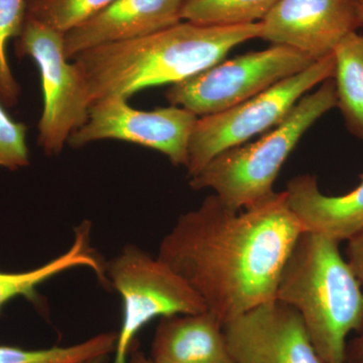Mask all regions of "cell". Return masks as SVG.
Returning <instances> with one entry per match:
<instances>
[{
    "instance_id": "cell-21",
    "label": "cell",
    "mask_w": 363,
    "mask_h": 363,
    "mask_svg": "<svg viewBox=\"0 0 363 363\" xmlns=\"http://www.w3.org/2000/svg\"><path fill=\"white\" fill-rule=\"evenodd\" d=\"M25 123H16L0 102V168L16 171L30 164Z\"/></svg>"
},
{
    "instance_id": "cell-15",
    "label": "cell",
    "mask_w": 363,
    "mask_h": 363,
    "mask_svg": "<svg viewBox=\"0 0 363 363\" xmlns=\"http://www.w3.org/2000/svg\"><path fill=\"white\" fill-rule=\"evenodd\" d=\"M90 221H83L74 230V240L67 252L43 266L21 272H0V313L2 308L16 297H25L33 304L40 305L38 288L62 272L77 267H86L96 274L104 285L107 283L105 266L95 248L91 245Z\"/></svg>"
},
{
    "instance_id": "cell-25",
    "label": "cell",
    "mask_w": 363,
    "mask_h": 363,
    "mask_svg": "<svg viewBox=\"0 0 363 363\" xmlns=\"http://www.w3.org/2000/svg\"><path fill=\"white\" fill-rule=\"evenodd\" d=\"M108 357L109 355H101V357H93L91 359L79 363H106L107 360H108Z\"/></svg>"
},
{
    "instance_id": "cell-1",
    "label": "cell",
    "mask_w": 363,
    "mask_h": 363,
    "mask_svg": "<svg viewBox=\"0 0 363 363\" xmlns=\"http://www.w3.org/2000/svg\"><path fill=\"white\" fill-rule=\"evenodd\" d=\"M303 231L285 191L242 210L212 194L177 219L157 257L224 326L276 298L279 276Z\"/></svg>"
},
{
    "instance_id": "cell-24",
    "label": "cell",
    "mask_w": 363,
    "mask_h": 363,
    "mask_svg": "<svg viewBox=\"0 0 363 363\" xmlns=\"http://www.w3.org/2000/svg\"><path fill=\"white\" fill-rule=\"evenodd\" d=\"M128 363H157L154 362V360L150 358V357H147L145 353L143 352V350H140V344H138V341L135 340L133 342V345H131L130 354H128Z\"/></svg>"
},
{
    "instance_id": "cell-16",
    "label": "cell",
    "mask_w": 363,
    "mask_h": 363,
    "mask_svg": "<svg viewBox=\"0 0 363 363\" xmlns=\"http://www.w3.org/2000/svg\"><path fill=\"white\" fill-rule=\"evenodd\" d=\"M333 56L337 106L348 130L363 140V33L346 35L334 50Z\"/></svg>"
},
{
    "instance_id": "cell-4",
    "label": "cell",
    "mask_w": 363,
    "mask_h": 363,
    "mask_svg": "<svg viewBox=\"0 0 363 363\" xmlns=\"http://www.w3.org/2000/svg\"><path fill=\"white\" fill-rule=\"evenodd\" d=\"M337 106L333 78L306 94L292 111L259 140L227 150L190 178L194 190H211L234 210L253 206L274 194V184L302 136L320 117Z\"/></svg>"
},
{
    "instance_id": "cell-13",
    "label": "cell",
    "mask_w": 363,
    "mask_h": 363,
    "mask_svg": "<svg viewBox=\"0 0 363 363\" xmlns=\"http://www.w3.org/2000/svg\"><path fill=\"white\" fill-rule=\"evenodd\" d=\"M150 358L157 363H235L223 324L208 311L161 318Z\"/></svg>"
},
{
    "instance_id": "cell-2",
    "label": "cell",
    "mask_w": 363,
    "mask_h": 363,
    "mask_svg": "<svg viewBox=\"0 0 363 363\" xmlns=\"http://www.w3.org/2000/svg\"><path fill=\"white\" fill-rule=\"evenodd\" d=\"M260 23L201 26L181 23L138 39L99 45L73 59L91 104L177 84L216 65L236 45L259 39Z\"/></svg>"
},
{
    "instance_id": "cell-23",
    "label": "cell",
    "mask_w": 363,
    "mask_h": 363,
    "mask_svg": "<svg viewBox=\"0 0 363 363\" xmlns=\"http://www.w3.org/2000/svg\"><path fill=\"white\" fill-rule=\"evenodd\" d=\"M343 363H363V328L355 337L347 341Z\"/></svg>"
},
{
    "instance_id": "cell-11",
    "label": "cell",
    "mask_w": 363,
    "mask_h": 363,
    "mask_svg": "<svg viewBox=\"0 0 363 363\" xmlns=\"http://www.w3.org/2000/svg\"><path fill=\"white\" fill-rule=\"evenodd\" d=\"M223 328L235 363H324L300 315L277 298L227 322Z\"/></svg>"
},
{
    "instance_id": "cell-22",
    "label": "cell",
    "mask_w": 363,
    "mask_h": 363,
    "mask_svg": "<svg viewBox=\"0 0 363 363\" xmlns=\"http://www.w3.org/2000/svg\"><path fill=\"white\" fill-rule=\"evenodd\" d=\"M345 259L363 288V229L347 240Z\"/></svg>"
},
{
    "instance_id": "cell-20",
    "label": "cell",
    "mask_w": 363,
    "mask_h": 363,
    "mask_svg": "<svg viewBox=\"0 0 363 363\" xmlns=\"http://www.w3.org/2000/svg\"><path fill=\"white\" fill-rule=\"evenodd\" d=\"M26 11V0H0V102L7 107L18 104L20 85L13 77L7 58V45L20 35Z\"/></svg>"
},
{
    "instance_id": "cell-26",
    "label": "cell",
    "mask_w": 363,
    "mask_h": 363,
    "mask_svg": "<svg viewBox=\"0 0 363 363\" xmlns=\"http://www.w3.org/2000/svg\"><path fill=\"white\" fill-rule=\"evenodd\" d=\"M358 13H359L360 23L363 26V0H357Z\"/></svg>"
},
{
    "instance_id": "cell-6",
    "label": "cell",
    "mask_w": 363,
    "mask_h": 363,
    "mask_svg": "<svg viewBox=\"0 0 363 363\" xmlns=\"http://www.w3.org/2000/svg\"><path fill=\"white\" fill-rule=\"evenodd\" d=\"M334 70L331 54L233 108L199 117L189 143L188 176L197 175L225 150L278 125L308 91L333 78Z\"/></svg>"
},
{
    "instance_id": "cell-19",
    "label": "cell",
    "mask_w": 363,
    "mask_h": 363,
    "mask_svg": "<svg viewBox=\"0 0 363 363\" xmlns=\"http://www.w3.org/2000/svg\"><path fill=\"white\" fill-rule=\"evenodd\" d=\"M114 0H26V13L66 35L97 16Z\"/></svg>"
},
{
    "instance_id": "cell-9",
    "label": "cell",
    "mask_w": 363,
    "mask_h": 363,
    "mask_svg": "<svg viewBox=\"0 0 363 363\" xmlns=\"http://www.w3.org/2000/svg\"><path fill=\"white\" fill-rule=\"evenodd\" d=\"M198 118L188 109L174 105L138 111L128 104V98H106L91 105L88 121L72 133L68 143L82 147L97 140H123L157 150L174 166L186 167Z\"/></svg>"
},
{
    "instance_id": "cell-8",
    "label": "cell",
    "mask_w": 363,
    "mask_h": 363,
    "mask_svg": "<svg viewBox=\"0 0 363 363\" xmlns=\"http://www.w3.org/2000/svg\"><path fill=\"white\" fill-rule=\"evenodd\" d=\"M314 62L292 48L272 45L262 51L222 60L172 85L166 97L174 106L188 109L198 117L213 116L257 96Z\"/></svg>"
},
{
    "instance_id": "cell-10",
    "label": "cell",
    "mask_w": 363,
    "mask_h": 363,
    "mask_svg": "<svg viewBox=\"0 0 363 363\" xmlns=\"http://www.w3.org/2000/svg\"><path fill=\"white\" fill-rule=\"evenodd\" d=\"M259 39L318 61L360 23L357 0H279L260 21Z\"/></svg>"
},
{
    "instance_id": "cell-12",
    "label": "cell",
    "mask_w": 363,
    "mask_h": 363,
    "mask_svg": "<svg viewBox=\"0 0 363 363\" xmlns=\"http://www.w3.org/2000/svg\"><path fill=\"white\" fill-rule=\"evenodd\" d=\"M185 0H114L97 16L67 33L66 57L99 45L145 37L181 23Z\"/></svg>"
},
{
    "instance_id": "cell-17",
    "label": "cell",
    "mask_w": 363,
    "mask_h": 363,
    "mask_svg": "<svg viewBox=\"0 0 363 363\" xmlns=\"http://www.w3.org/2000/svg\"><path fill=\"white\" fill-rule=\"evenodd\" d=\"M279 0H185L182 20L201 26L259 23Z\"/></svg>"
},
{
    "instance_id": "cell-7",
    "label": "cell",
    "mask_w": 363,
    "mask_h": 363,
    "mask_svg": "<svg viewBox=\"0 0 363 363\" xmlns=\"http://www.w3.org/2000/svg\"><path fill=\"white\" fill-rule=\"evenodd\" d=\"M64 38L26 13L16 39L18 57H30L39 68L44 108L38 143L47 155L63 150L72 133L88 121L92 105L78 67L66 57Z\"/></svg>"
},
{
    "instance_id": "cell-18",
    "label": "cell",
    "mask_w": 363,
    "mask_h": 363,
    "mask_svg": "<svg viewBox=\"0 0 363 363\" xmlns=\"http://www.w3.org/2000/svg\"><path fill=\"white\" fill-rule=\"evenodd\" d=\"M118 333L105 332L74 345L25 350L0 345V363H79L114 353Z\"/></svg>"
},
{
    "instance_id": "cell-3",
    "label": "cell",
    "mask_w": 363,
    "mask_h": 363,
    "mask_svg": "<svg viewBox=\"0 0 363 363\" xmlns=\"http://www.w3.org/2000/svg\"><path fill=\"white\" fill-rule=\"evenodd\" d=\"M338 241L303 231L279 276L276 298L300 315L324 363H343L347 337L363 328V288Z\"/></svg>"
},
{
    "instance_id": "cell-14",
    "label": "cell",
    "mask_w": 363,
    "mask_h": 363,
    "mask_svg": "<svg viewBox=\"0 0 363 363\" xmlns=\"http://www.w3.org/2000/svg\"><path fill=\"white\" fill-rule=\"evenodd\" d=\"M285 192L291 209L306 231L341 242L363 229V175L362 183L347 194L325 195L311 175L292 179Z\"/></svg>"
},
{
    "instance_id": "cell-5",
    "label": "cell",
    "mask_w": 363,
    "mask_h": 363,
    "mask_svg": "<svg viewBox=\"0 0 363 363\" xmlns=\"http://www.w3.org/2000/svg\"><path fill=\"white\" fill-rule=\"evenodd\" d=\"M107 283L123 301L113 363H128L138 332L156 318L207 311L197 293L168 264L128 245L105 266Z\"/></svg>"
}]
</instances>
